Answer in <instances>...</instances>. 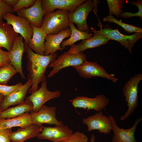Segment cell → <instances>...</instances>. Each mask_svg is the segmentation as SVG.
Returning <instances> with one entry per match:
<instances>
[{
	"label": "cell",
	"instance_id": "obj_1",
	"mask_svg": "<svg viewBox=\"0 0 142 142\" xmlns=\"http://www.w3.org/2000/svg\"><path fill=\"white\" fill-rule=\"evenodd\" d=\"M24 45L28 59L27 68L29 72L28 78L31 79L32 83L28 90L31 94L38 89L39 83L46 81L45 74L47 68L56 59L57 54L54 53L48 55H40L33 52L27 45Z\"/></svg>",
	"mask_w": 142,
	"mask_h": 142
},
{
	"label": "cell",
	"instance_id": "obj_2",
	"mask_svg": "<svg viewBox=\"0 0 142 142\" xmlns=\"http://www.w3.org/2000/svg\"><path fill=\"white\" fill-rule=\"evenodd\" d=\"M69 14L67 11L59 9L46 12L41 27L47 34H55L64 31L69 27Z\"/></svg>",
	"mask_w": 142,
	"mask_h": 142
},
{
	"label": "cell",
	"instance_id": "obj_3",
	"mask_svg": "<svg viewBox=\"0 0 142 142\" xmlns=\"http://www.w3.org/2000/svg\"><path fill=\"white\" fill-rule=\"evenodd\" d=\"M142 80V74L138 73L131 77L125 84L123 91L128 108L125 114L121 117V120L128 118L137 107L138 85Z\"/></svg>",
	"mask_w": 142,
	"mask_h": 142
},
{
	"label": "cell",
	"instance_id": "obj_4",
	"mask_svg": "<svg viewBox=\"0 0 142 142\" xmlns=\"http://www.w3.org/2000/svg\"><path fill=\"white\" fill-rule=\"evenodd\" d=\"M87 61L86 55L83 52L69 53L65 52L49 65V67H52L53 69L48 75V77L50 78L53 76L64 68L79 66Z\"/></svg>",
	"mask_w": 142,
	"mask_h": 142
},
{
	"label": "cell",
	"instance_id": "obj_5",
	"mask_svg": "<svg viewBox=\"0 0 142 142\" xmlns=\"http://www.w3.org/2000/svg\"><path fill=\"white\" fill-rule=\"evenodd\" d=\"M3 19L5 20L8 24L12 26L16 32L23 37L24 44L27 45L33 33L31 24L28 20L24 17L9 13L4 14Z\"/></svg>",
	"mask_w": 142,
	"mask_h": 142
},
{
	"label": "cell",
	"instance_id": "obj_6",
	"mask_svg": "<svg viewBox=\"0 0 142 142\" xmlns=\"http://www.w3.org/2000/svg\"><path fill=\"white\" fill-rule=\"evenodd\" d=\"M94 1L88 0L77 7L73 12L69 13V22L75 23L77 29L84 32H88L89 29L87 22L88 16L94 7Z\"/></svg>",
	"mask_w": 142,
	"mask_h": 142
},
{
	"label": "cell",
	"instance_id": "obj_7",
	"mask_svg": "<svg viewBox=\"0 0 142 142\" xmlns=\"http://www.w3.org/2000/svg\"><path fill=\"white\" fill-rule=\"evenodd\" d=\"M81 77L89 78L99 77L115 83L118 80L113 74H109L104 69L96 62L87 60L81 65L73 67Z\"/></svg>",
	"mask_w": 142,
	"mask_h": 142
},
{
	"label": "cell",
	"instance_id": "obj_8",
	"mask_svg": "<svg viewBox=\"0 0 142 142\" xmlns=\"http://www.w3.org/2000/svg\"><path fill=\"white\" fill-rule=\"evenodd\" d=\"M47 84L46 81L42 82L39 89L32 93L30 96L26 97L33 105L32 111L30 113L37 112L46 102L60 96L61 92L59 90L50 91L47 89Z\"/></svg>",
	"mask_w": 142,
	"mask_h": 142
},
{
	"label": "cell",
	"instance_id": "obj_9",
	"mask_svg": "<svg viewBox=\"0 0 142 142\" xmlns=\"http://www.w3.org/2000/svg\"><path fill=\"white\" fill-rule=\"evenodd\" d=\"M109 100L103 94L97 95L94 98L79 96L72 100V104L75 108H82L87 110H94L99 111L108 104Z\"/></svg>",
	"mask_w": 142,
	"mask_h": 142
},
{
	"label": "cell",
	"instance_id": "obj_10",
	"mask_svg": "<svg viewBox=\"0 0 142 142\" xmlns=\"http://www.w3.org/2000/svg\"><path fill=\"white\" fill-rule=\"evenodd\" d=\"M97 32L107 37L109 40H113L119 42L132 54V48L135 43L142 37V32H136L131 35H126L120 32L118 28L112 29L110 28H101Z\"/></svg>",
	"mask_w": 142,
	"mask_h": 142
},
{
	"label": "cell",
	"instance_id": "obj_11",
	"mask_svg": "<svg viewBox=\"0 0 142 142\" xmlns=\"http://www.w3.org/2000/svg\"><path fill=\"white\" fill-rule=\"evenodd\" d=\"M82 121L87 126L88 131L97 130L101 133L108 134L111 130L112 122L110 118L104 115L101 111L83 118Z\"/></svg>",
	"mask_w": 142,
	"mask_h": 142
},
{
	"label": "cell",
	"instance_id": "obj_12",
	"mask_svg": "<svg viewBox=\"0 0 142 142\" xmlns=\"http://www.w3.org/2000/svg\"><path fill=\"white\" fill-rule=\"evenodd\" d=\"M38 136L39 139H47L53 142H61L69 138L73 134L67 125H55L54 127L43 126Z\"/></svg>",
	"mask_w": 142,
	"mask_h": 142
},
{
	"label": "cell",
	"instance_id": "obj_13",
	"mask_svg": "<svg viewBox=\"0 0 142 142\" xmlns=\"http://www.w3.org/2000/svg\"><path fill=\"white\" fill-rule=\"evenodd\" d=\"M56 108L55 106H48L43 105L35 113H30L32 121L33 124L43 125L44 124L62 125L63 123L56 117Z\"/></svg>",
	"mask_w": 142,
	"mask_h": 142
},
{
	"label": "cell",
	"instance_id": "obj_14",
	"mask_svg": "<svg viewBox=\"0 0 142 142\" xmlns=\"http://www.w3.org/2000/svg\"><path fill=\"white\" fill-rule=\"evenodd\" d=\"M91 29L94 34L91 38L82 40L79 44L72 45L68 51L69 53L82 52L88 49L98 47L108 43L109 39L104 35L97 32L93 28Z\"/></svg>",
	"mask_w": 142,
	"mask_h": 142
},
{
	"label": "cell",
	"instance_id": "obj_15",
	"mask_svg": "<svg viewBox=\"0 0 142 142\" xmlns=\"http://www.w3.org/2000/svg\"><path fill=\"white\" fill-rule=\"evenodd\" d=\"M109 117L112 122L111 129L114 133L112 142H138L135 138L134 133L138 125L142 120V117L137 118L131 127L125 129L117 126L113 116L109 115Z\"/></svg>",
	"mask_w": 142,
	"mask_h": 142
},
{
	"label": "cell",
	"instance_id": "obj_16",
	"mask_svg": "<svg viewBox=\"0 0 142 142\" xmlns=\"http://www.w3.org/2000/svg\"><path fill=\"white\" fill-rule=\"evenodd\" d=\"M17 12L18 16L27 19L31 25L38 27H41L45 13L42 8L41 0H36L31 7L23 8Z\"/></svg>",
	"mask_w": 142,
	"mask_h": 142
},
{
	"label": "cell",
	"instance_id": "obj_17",
	"mask_svg": "<svg viewBox=\"0 0 142 142\" xmlns=\"http://www.w3.org/2000/svg\"><path fill=\"white\" fill-rule=\"evenodd\" d=\"M86 0H41L42 8L45 12L55 9L72 12Z\"/></svg>",
	"mask_w": 142,
	"mask_h": 142
},
{
	"label": "cell",
	"instance_id": "obj_18",
	"mask_svg": "<svg viewBox=\"0 0 142 142\" xmlns=\"http://www.w3.org/2000/svg\"><path fill=\"white\" fill-rule=\"evenodd\" d=\"M71 33L70 28H68L57 34H47L45 38L44 55H48L55 53L58 50H63L65 48H61L60 44L64 39L70 36Z\"/></svg>",
	"mask_w": 142,
	"mask_h": 142
},
{
	"label": "cell",
	"instance_id": "obj_19",
	"mask_svg": "<svg viewBox=\"0 0 142 142\" xmlns=\"http://www.w3.org/2000/svg\"><path fill=\"white\" fill-rule=\"evenodd\" d=\"M23 37L20 35L16 39L13 46L9 52L10 63L14 67L18 73L23 79H25L23 71L22 60L23 55L25 51V45Z\"/></svg>",
	"mask_w": 142,
	"mask_h": 142
},
{
	"label": "cell",
	"instance_id": "obj_20",
	"mask_svg": "<svg viewBox=\"0 0 142 142\" xmlns=\"http://www.w3.org/2000/svg\"><path fill=\"white\" fill-rule=\"evenodd\" d=\"M32 84V80L28 78L25 84L10 95L4 97L0 105V111H3L11 105H18L23 103L27 92Z\"/></svg>",
	"mask_w": 142,
	"mask_h": 142
},
{
	"label": "cell",
	"instance_id": "obj_21",
	"mask_svg": "<svg viewBox=\"0 0 142 142\" xmlns=\"http://www.w3.org/2000/svg\"><path fill=\"white\" fill-rule=\"evenodd\" d=\"M19 36L11 25L0 21V48H4L9 52Z\"/></svg>",
	"mask_w": 142,
	"mask_h": 142
},
{
	"label": "cell",
	"instance_id": "obj_22",
	"mask_svg": "<svg viewBox=\"0 0 142 142\" xmlns=\"http://www.w3.org/2000/svg\"><path fill=\"white\" fill-rule=\"evenodd\" d=\"M43 127V125L33 124L27 128H18L16 131L11 133L10 139L12 141L24 142L27 139L37 137L42 131Z\"/></svg>",
	"mask_w": 142,
	"mask_h": 142
},
{
	"label": "cell",
	"instance_id": "obj_23",
	"mask_svg": "<svg viewBox=\"0 0 142 142\" xmlns=\"http://www.w3.org/2000/svg\"><path fill=\"white\" fill-rule=\"evenodd\" d=\"M31 25L33 29V35L27 45L35 53L44 55V42L47 34L41 27Z\"/></svg>",
	"mask_w": 142,
	"mask_h": 142
},
{
	"label": "cell",
	"instance_id": "obj_24",
	"mask_svg": "<svg viewBox=\"0 0 142 142\" xmlns=\"http://www.w3.org/2000/svg\"><path fill=\"white\" fill-rule=\"evenodd\" d=\"M33 124L30 114L27 112L21 116L7 119L0 118V129L11 128L14 127L25 128Z\"/></svg>",
	"mask_w": 142,
	"mask_h": 142
},
{
	"label": "cell",
	"instance_id": "obj_25",
	"mask_svg": "<svg viewBox=\"0 0 142 142\" xmlns=\"http://www.w3.org/2000/svg\"><path fill=\"white\" fill-rule=\"evenodd\" d=\"M33 108L32 103L26 98L24 101L22 103L1 112L0 118L8 119L19 116L27 112H31Z\"/></svg>",
	"mask_w": 142,
	"mask_h": 142
},
{
	"label": "cell",
	"instance_id": "obj_26",
	"mask_svg": "<svg viewBox=\"0 0 142 142\" xmlns=\"http://www.w3.org/2000/svg\"><path fill=\"white\" fill-rule=\"evenodd\" d=\"M69 26L71 30V33L69 38L62 42L60 47L65 48L67 46H72L76 42L82 40L87 39L93 36L91 33L81 31L77 28L73 23L69 22Z\"/></svg>",
	"mask_w": 142,
	"mask_h": 142
},
{
	"label": "cell",
	"instance_id": "obj_27",
	"mask_svg": "<svg viewBox=\"0 0 142 142\" xmlns=\"http://www.w3.org/2000/svg\"><path fill=\"white\" fill-rule=\"evenodd\" d=\"M17 73L10 63L0 67V84L7 85L8 81Z\"/></svg>",
	"mask_w": 142,
	"mask_h": 142
},
{
	"label": "cell",
	"instance_id": "obj_28",
	"mask_svg": "<svg viewBox=\"0 0 142 142\" xmlns=\"http://www.w3.org/2000/svg\"><path fill=\"white\" fill-rule=\"evenodd\" d=\"M109 15H115L118 18L120 14L124 12L122 9L124 7V0H107Z\"/></svg>",
	"mask_w": 142,
	"mask_h": 142
},
{
	"label": "cell",
	"instance_id": "obj_29",
	"mask_svg": "<svg viewBox=\"0 0 142 142\" xmlns=\"http://www.w3.org/2000/svg\"><path fill=\"white\" fill-rule=\"evenodd\" d=\"M104 22L109 21L115 23L121 26L124 30L129 33L142 32V28L123 23L121 20L119 21L112 15H109L103 19Z\"/></svg>",
	"mask_w": 142,
	"mask_h": 142
},
{
	"label": "cell",
	"instance_id": "obj_30",
	"mask_svg": "<svg viewBox=\"0 0 142 142\" xmlns=\"http://www.w3.org/2000/svg\"><path fill=\"white\" fill-rule=\"evenodd\" d=\"M130 3L136 6L139 9L136 13H134L130 12H124L120 14L119 17L123 18H128L135 16H138L142 17V1L138 0L135 2H130Z\"/></svg>",
	"mask_w": 142,
	"mask_h": 142
},
{
	"label": "cell",
	"instance_id": "obj_31",
	"mask_svg": "<svg viewBox=\"0 0 142 142\" xmlns=\"http://www.w3.org/2000/svg\"><path fill=\"white\" fill-rule=\"evenodd\" d=\"M23 84L21 83L10 86L0 84V94L4 97L7 96L14 92Z\"/></svg>",
	"mask_w": 142,
	"mask_h": 142
},
{
	"label": "cell",
	"instance_id": "obj_32",
	"mask_svg": "<svg viewBox=\"0 0 142 142\" xmlns=\"http://www.w3.org/2000/svg\"><path fill=\"white\" fill-rule=\"evenodd\" d=\"M88 138L83 133L75 132L67 140L61 142H88Z\"/></svg>",
	"mask_w": 142,
	"mask_h": 142
},
{
	"label": "cell",
	"instance_id": "obj_33",
	"mask_svg": "<svg viewBox=\"0 0 142 142\" xmlns=\"http://www.w3.org/2000/svg\"><path fill=\"white\" fill-rule=\"evenodd\" d=\"M36 0H18L16 5L12 8L13 12L18 11L24 8H27L32 6Z\"/></svg>",
	"mask_w": 142,
	"mask_h": 142
},
{
	"label": "cell",
	"instance_id": "obj_34",
	"mask_svg": "<svg viewBox=\"0 0 142 142\" xmlns=\"http://www.w3.org/2000/svg\"><path fill=\"white\" fill-rule=\"evenodd\" d=\"M13 12L12 8L7 5L3 0H0V21H3V17L4 14Z\"/></svg>",
	"mask_w": 142,
	"mask_h": 142
},
{
	"label": "cell",
	"instance_id": "obj_35",
	"mask_svg": "<svg viewBox=\"0 0 142 142\" xmlns=\"http://www.w3.org/2000/svg\"><path fill=\"white\" fill-rule=\"evenodd\" d=\"M10 63L9 52L4 51L0 48V67Z\"/></svg>",
	"mask_w": 142,
	"mask_h": 142
},
{
	"label": "cell",
	"instance_id": "obj_36",
	"mask_svg": "<svg viewBox=\"0 0 142 142\" xmlns=\"http://www.w3.org/2000/svg\"><path fill=\"white\" fill-rule=\"evenodd\" d=\"M12 128L0 129V142H11L9 135Z\"/></svg>",
	"mask_w": 142,
	"mask_h": 142
},
{
	"label": "cell",
	"instance_id": "obj_37",
	"mask_svg": "<svg viewBox=\"0 0 142 142\" xmlns=\"http://www.w3.org/2000/svg\"><path fill=\"white\" fill-rule=\"evenodd\" d=\"M9 6L13 8L18 1V0H3Z\"/></svg>",
	"mask_w": 142,
	"mask_h": 142
},
{
	"label": "cell",
	"instance_id": "obj_38",
	"mask_svg": "<svg viewBox=\"0 0 142 142\" xmlns=\"http://www.w3.org/2000/svg\"><path fill=\"white\" fill-rule=\"evenodd\" d=\"M95 137L94 134H92L91 137L90 142H95Z\"/></svg>",
	"mask_w": 142,
	"mask_h": 142
},
{
	"label": "cell",
	"instance_id": "obj_39",
	"mask_svg": "<svg viewBox=\"0 0 142 142\" xmlns=\"http://www.w3.org/2000/svg\"><path fill=\"white\" fill-rule=\"evenodd\" d=\"M4 98V97L3 95L0 94V105L3 101ZM0 112L1 111H0Z\"/></svg>",
	"mask_w": 142,
	"mask_h": 142
},
{
	"label": "cell",
	"instance_id": "obj_40",
	"mask_svg": "<svg viewBox=\"0 0 142 142\" xmlns=\"http://www.w3.org/2000/svg\"><path fill=\"white\" fill-rule=\"evenodd\" d=\"M11 142H14V141H11Z\"/></svg>",
	"mask_w": 142,
	"mask_h": 142
},
{
	"label": "cell",
	"instance_id": "obj_41",
	"mask_svg": "<svg viewBox=\"0 0 142 142\" xmlns=\"http://www.w3.org/2000/svg\"><path fill=\"white\" fill-rule=\"evenodd\" d=\"M1 112H0V113Z\"/></svg>",
	"mask_w": 142,
	"mask_h": 142
}]
</instances>
